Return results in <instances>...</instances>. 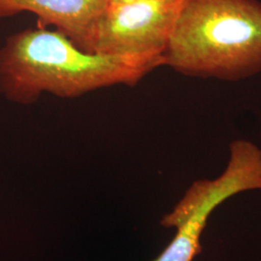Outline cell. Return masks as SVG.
I'll return each mask as SVG.
<instances>
[{"mask_svg":"<svg viewBox=\"0 0 261 261\" xmlns=\"http://www.w3.org/2000/svg\"><path fill=\"white\" fill-rule=\"evenodd\" d=\"M158 67L85 51L57 30L30 28L10 35L0 48V95L24 106L44 93L72 99L114 85L135 86Z\"/></svg>","mask_w":261,"mask_h":261,"instance_id":"1","label":"cell"},{"mask_svg":"<svg viewBox=\"0 0 261 261\" xmlns=\"http://www.w3.org/2000/svg\"><path fill=\"white\" fill-rule=\"evenodd\" d=\"M165 66L198 77L237 82L261 72V2L184 0Z\"/></svg>","mask_w":261,"mask_h":261,"instance_id":"2","label":"cell"},{"mask_svg":"<svg viewBox=\"0 0 261 261\" xmlns=\"http://www.w3.org/2000/svg\"><path fill=\"white\" fill-rule=\"evenodd\" d=\"M132 1H140V0H108V3H124V2H132Z\"/></svg>","mask_w":261,"mask_h":261,"instance_id":"6","label":"cell"},{"mask_svg":"<svg viewBox=\"0 0 261 261\" xmlns=\"http://www.w3.org/2000/svg\"><path fill=\"white\" fill-rule=\"evenodd\" d=\"M252 190H261V149L251 141L234 140L224 172L214 180L195 181L172 212L162 219L163 226L177 230L152 261H194L202 251L200 239L212 212L229 197Z\"/></svg>","mask_w":261,"mask_h":261,"instance_id":"3","label":"cell"},{"mask_svg":"<svg viewBox=\"0 0 261 261\" xmlns=\"http://www.w3.org/2000/svg\"><path fill=\"white\" fill-rule=\"evenodd\" d=\"M107 4L108 0H0V19L32 13L42 25H54L75 46L92 53L94 28Z\"/></svg>","mask_w":261,"mask_h":261,"instance_id":"5","label":"cell"},{"mask_svg":"<svg viewBox=\"0 0 261 261\" xmlns=\"http://www.w3.org/2000/svg\"><path fill=\"white\" fill-rule=\"evenodd\" d=\"M184 0L108 3L94 28L92 53L165 66V53Z\"/></svg>","mask_w":261,"mask_h":261,"instance_id":"4","label":"cell"}]
</instances>
